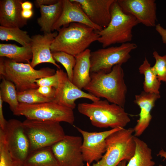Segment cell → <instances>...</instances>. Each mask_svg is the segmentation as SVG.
Wrapping results in <instances>:
<instances>
[{"instance_id": "6da1fadb", "label": "cell", "mask_w": 166, "mask_h": 166, "mask_svg": "<svg viewBox=\"0 0 166 166\" xmlns=\"http://www.w3.org/2000/svg\"><path fill=\"white\" fill-rule=\"evenodd\" d=\"M121 65L114 66L108 73L102 71L90 73V81L84 89L97 97L124 107L127 89Z\"/></svg>"}, {"instance_id": "7a4b0ae2", "label": "cell", "mask_w": 166, "mask_h": 166, "mask_svg": "<svg viewBox=\"0 0 166 166\" xmlns=\"http://www.w3.org/2000/svg\"><path fill=\"white\" fill-rule=\"evenodd\" d=\"M58 31L51 46V52L62 51L74 57L88 49L99 37L93 28L78 23H71Z\"/></svg>"}, {"instance_id": "3957f363", "label": "cell", "mask_w": 166, "mask_h": 166, "mask_svg": "<svg viewBox=\"0 0 166 166\" xmlns=\"http://www.w3.org/2000/svg\"><path fill=\"white\" fill-rule=\"evenodd\" d=\"M77 110L88 117L93 125L99 128H124L130 119L124 107L100 99L91 103L78 104Z\"/></svg>"}, {"instance_id": "277c9868", "label": "cell", "mask_w": 166, "mask_h": 166, "mask_svg": "<svg viewBox=\"0 0 166 166\" xmlns=\"http://www.w3.org/2000/svg\"><path fill=\"white\" fill-rule=\"evenodd\" d=\"M110 11L111 18L109 24L101 31H97L99 36L97 41L103 48L131 41L132 29L139 24L134 17L123 12L117 0L112 4Z\"/></svg>"}, {"instance_id": "5b68a950", "label": "cell", "mask_w": 166, "mask_h": 166, "mask_svg": "<svg viewBox=\"0 0 166 166\" xmlns=\"http://www.w3.org/2000/svg\"><path fill=\"white\" fill-rule=\"evenodd\" d=\"M56 71L48 67L36 70L30 63H18L2 57L0 59V77L13 82L17 92L37 89L38 86L35 82L36 80L53 75Z\"/></svg>"}, {"instance_id": "8992f818", "label": "cell", "mask_w": 166, "mask_h": 166, "mask_svg": "<svg viewBox=\"0 0 166 166\" xmlns=\"http://www.w3.org/2000/svg\"><path fill=\"white\" fill-rule=\"evenodd\" d=\"M133 128H123L106 139V151L98 161L86 166H117L122 161H128L134 153L135 143Z\"/></svg>"}, {"instance_id": "52a82bcc", "label": "cell", "mask_w": 166, "mask_h": 166, "mask_svg": "<svg viewBox=\"0 0 166 166\" xmlns=\"http://www.w3.org/2000/svg\"><path fill=\"white\" fill-rule=\"evenodd\" d=\"M22 124L29 140L30 152L51 147L65 135L59 122L26 119Z\"/></svg>"}, {"instance_id": "ba28073f", "label": "cell", "mask_w": 166, "mask_h": 166, "mask_svg": "<svg viewBox=\"0 0 166 166\" xmlns=\"http://www.w3.org/2000/svg\"><path fill=\"white\" fill-rule=\"evenodd\" d=\"M16 116H23L27 119L64 122L73 124V110L53 101L34 104L19 103L13 112Z\"/></svg>"}, {"instance_id": "9c48e42d", "label": "cell", "mask_w": 166, "mask_h": 166, "mask_svg": "<svg viewBox=\"0 0 166 166\" xmlns=\"http://www.w3.org/2000/svg\"><path fill=\"white\" fill-rule=\"evenodd\" d=\"M137 47L135 43L129 42L91 52L90 73L110 72L114 66L126 62L131 57L130 52Z\"/></svg>"}, {"instance_id": "30bf717a", "label": "cell", "mask_w": 166, "mask_h": 166, "mask_svg": "<svg viewBox=\"0 0 166 166\" xmlns=\"http://www.w3.org/2000/svg\"><path fill=\"white\" fill-rule=\"evenodd\" d=\"M2 130L7 146L15 164L22 166L30 152L29 140L22 122L17 119H10L7 121Z\"/></svg>"}, {"instance_id": "8fae6325", "label": "cell", "mask_w": 166, "mask_h": 166, "mask_svg": "<svg viewBox=\"0 0 166 166\" xmlns=\"http://www.w3.org/2000/svg\"><path fill=\"white\" fill-rule=\"evenodd\" d=\"M82 139L79 136L65 135L51 146L59 166H84L81 151Z\"/></svg>"}, {"instance_id": "7c38bea8", "label": "cell", "mask_w": 166, "mask_h": 166, "mask_svg": "<svg viewBox=\"0 0 166 166\" xmlns=\"http://www.w3.org/2000/svg\"><path fill=\"white\" fill-rule=\"evenodd\" d=\"M83 137L81 151L85 162L90 164L100 160L106 150V139L112 133L121 128H112L101 132H89L74 126Z\"/></svg>"}, {"instance_id": "4fadbf2b", "label": "cell", "mask_w": 166, "mask_h": 166, "mask_svg": "<svg viewBox=\"0 0 166 166\" xmlns=\"http://www.w3.org/2000/svg\"><path fill=\"white\" fill-rule=\"evenodd\" d=\"M56 72L58 76V83L55 89L53 100L56 102L73 110L76 107L75 102L77 99L86 98L92 102L100 99L83 91L75 85L69 80L67 73L62 69H57Z\"/></svg>"}, {"instance_id": "5bb4252c", "label": "cell", "mask_w": 166, "mask_h": 166, "mask_svg": "<svg viewBox=\"0 0 166 166\" xmlns=\"http://www.w3.org/2000/svg\"><path fill=\"white\" fill-rule=\"evenodd\" d=\"M125 13L132 15L139 23L154 27L157 21L156 4L154 0H117Z\"/></svg>"}, {"instance_id": "9a60e30c", "label": "cell", "mask_w": 166, "mask_h": 166, "mask_svg": "<svg viewBox=\"0 0 166 166\" xmlns=\"http://www.w3.org/2000/svg\"><path fill=\"white\" fill-rule=\"evenodd\" d=\"M58 34L57 31L44 34H35L31 37V46L32 58L30 63L34 68L37 65L44 63H51L58 69H61L53 59L50 47Z\"/></svg>"}, {"instance_id": "2e32d148", "label": "cell", "mask_w": 166, "mask_h": 166, "mask_svg": "<svg viewBox=\"0 0 166 166\" xmlns=\"http://www.w3.org/2000/svg\"><path fill=\"white\" fill-rule=\"evenodd\" d=\"M78 23L90 26L97 31L103 28L94 24L89 19L81 6L73 0H63L61 14L53 28V31H58L62 27H67L70 24Z\"/></svg>"}, {"instance_id": "e0dca14e", "label": "cell", "mask_w": 166, "mask_h": 166, "mask_svg": "<svg viewBox=\"0 0 166 166\" xmlns=\"http://www.w3.org/2000/svg\"><path fill=\"white\" fill-rule=\"evenodd\" d=\"M81 6L94 24L104 28L111 20V6L115 0H73Z\"/></svg>"}, {"instance_id": "ac0fdd59", "label": "cell", "mask_w": 166, "mask_h": 166, "mask_svg": "<svg viewBox=\"0 0 166 166\" xmlns=\"http://www.w3.org/2000/svg\"><path fill=\"white\" fill-rule=\"evenodd\" d=\"M160 94L150 93L144 91L135 96V103L140 109L139 118L133 128L134 136H141L148 127L152 119L151 110L154 107L156 101L160 98Z\"/></svg>"}, {"instance_id": "d6986e66", "label": "cell", "mask_w": 166, "mask_h": 166, "mask_svg": "<svg viewBox=\"0 0 166 166\" xmlns=\"http://www.w3.org/2000/svg\"><path fill=\"white\" fill-rule=\"evenodd\" d=\"M23 0L0 1V26L20 28L26 25L27 20L22 16Z\"/></svg>"}, {"instance_id": "ffe728a7", "label": "cell", "mask_w": 166, "mask_h": 166, "mask_svg": "<svg viewBox=\"0 0 166 166\" xmlns=\"http://www.w3.org/2000/svg\"><path fill=\"white\" fill-rule=\"evenodd\" d=\"M89 49L75 57L76 62L73 72L72 82L79 89H84L91 80L90 57Z\"/></svg>"}, {"instance_id": "44dd1931", "label": "cell", "mask_w": 166, "mask_h": 166, "mask_svg": "<svg viewBox=\"0 0 166 166\" xmlns=\"http://www.w3.org/2000/svg\"><path fill=\"white\" fill-rule=\"evenodd\" d=\"M63 0H59L56 3L40 6L41 16L37 19V23L41 31L44 34L52 32L53 28L59 18L62 12Z\"/></svg>"}, {"instance_id": "7402d4cb", "label": "cell", "mask_w": 166, "mask_h": 166, "mask_svg": "<svg viewBox=\"0 0 166 166\" xmlns=\"http://www.w3.org/2000/svg\"><path fill=\"white\" fill-rule=\"evenodd\" d=\"M0 56L19 63H30L32 58L31 45L19 46L11 44H0Z\"/></svg>"}, {"instance_id": "603a6c76", "label": "cell", "mask_w": 166, "mask_h": 166, "mask_svg": "<svg viewBox=\"0 0 166 166\" xmlns=\"http://www.w3.org/2000/svg\"><path fill=\"white\" fill-rule=\"evenodd\" d=\"M22 166H59L51 147L30 152Z\"/></svg>"}, {"instance_id": "cb8c5ba5", "label": "cell", "mask_w": 166, "mask_h": 166, "mask_svg": "<svg viewBox=\"0 0 166 166\" xmlns=\"http://www.w3.org/2000/svg\"><path fill=\"white\" fill-rule=\"evenodd\" d=\"M134 139L136 145L134 153L126 166H154L155 163L152 160L151 149L137 137L134 136Z\"/></svg>"}, {"instance_id": "d4e9b609", "label": "cell", "mask_w": 166, "mask_h": 166, "mask_svg": "<svg viewBox=\"0 0 166 166\" xmlns=\"http://www.w3.org/2000/svg\"><path fill=\"white\" fill-rule=\"evenodd\" d=\"M140 73L144 76V91L148 93L160 94L161 81L158 79L146 57L139 68Z\"/></svg>"}, {"instance_id": "484cf974", "label": "cell", "mask_w": 166, "mask_h": 166, "mask_svg": "<svg viewBox=\"0 0 166 166\" xmlns=\"http://www.w3.org/2000/svg\"><path fill=\"white\" fill-rule=\"evenodd\" d=\"M0 40L15 41L22 46L31 45V37L27 32L18 28L7 27L0 26Z\"/></svg>"}, {"instance_id": "4316f807", "label": "cell", "mask_w": 166, "mask_h": 166, "mask_svg": "<svg viewBox=\"0 0 166 166\" xmlns=\"http://www.w3.org/2000/svg\"><path fill=\"white\" fill-rule=\"evenodd\" d=\"M0 85V97L3 101L8 103L13 112L18 106V102L16 87L11 81L4 77Z\"/></svg>"}, {"instance_id": "83f0119b", "label": "cell", "mask_w": 166, "mask_h": 166, "mask_svg": "<svg viewBox=\"0 0 166 166\" xmlns=\"http://www.w3.org/2000/svg\"><path fill=\"white\" fill-rule=\"evenodd\" d=\"M17 98L20 103L34 104L51 101L53 99L45 97L37 90V89H32L22 92H17Z\"/></svg>"}, {"instance_id": "f1b7e54d", "label": "cell", "mask_w": 166, "mask_h": 166, "mask_svg": "<svg viewBox=\"0 0 166 166\" xmlns=\"http://www.w3.org/2000/svg\"><path fill=\"white\" fill-rule=\"evenodd\" d=\"M52 54L54 60L64 67L69 79L72 82L73 69L76 62L75 57L62 51L52 52Z\"/></svg>"}, {"instance_id": "f546056e", "label": "cell", "mask_w": 166, "mask_h": 166, "mask_svg": "<svg viewBox=\"0 0 166 166\" xmlns=\"http://www.w3.org/2000/svg\"><path fill=\"white\" fill-rule=\"evenodd\" d=\"M153 57L156 62L152 69L158 79L166 84V55H160L156 51L153 53Z\"/></svg>"}, {"instance_id": "4dcf8cb0", "label": "cell", "mask_w": 166, "mask_h": 166, "mask_svg": "<svg viewBox=\"0 0 166 166\" xmlns=\"http://www.w3.org/2000/svg\"><path fill=\"white\" fill-rule=\"evenodd\" d=\"M15 163L7 146L3 130L0 128V166H15Z\"/></svg>"}, {"instance_id": "1f68e13d", "label": "cell", "mask_w": 166, "mask_h": 166, "mask_svg": "<svg viewBox=\"0 0 166 166\" xmlns=\"http://www.w3.org/2000/svg\"><path fill=\"white\" fill-rule=\"evenodd\" d=\"M35 82L39 87L40 86H50L56 89L58 83V77L56 72L54 75L36 80Z\"/></svg>"}, {"instance_id": "d6a6232c", "label": "cell", "mask_w": 166, "mask_h": 166, "mask_svg": "<svg viewBox=\"0 0 166 166\" xmlns=\"http://www.w3.org/2000/svg\"><path fill=\"white\" fill-rule=\"evenodd\" d=\"M37 90L42 96L54 99L55 91L54 88L48 86H40L37 89Z\"/></svg>"}, {"instance_id": "836d02e7", "label": "cell", "mask_w": 166, "mask_h": 166, "mask_svg": "<svg viewBox=\"0 0 166 166\" xmlns=\"http://www.w3.org/2000/svg\"><path fill=\"white\" fill-rule=\"evenodd\" d=\"M59 0H36L34 1L35 6L39 8L41 5L49 6L55 4Z\"/></svg>"}, {"instance_id": "e575fe53", "label": "cell", "mask_w": 166, "mask_h": 166, "mask_svg": "<svg viewBox=\"0 0 166 166\" xmlns=\"http://www.w3.org/2000/svg\"><path fill=\"white\" fill-rule=\"evenodd\" d=\"M155 29L161 36L163 43L166 44V29L163 28L159 24L156 25Z\"/></svg>"}, {"instance_id": "d590c367", "label": "cell", "mask_w": 166, "mask_h": 166, "mask_svg": "<svg viewBox=\"0 0 166 166\" xmlns=\"http://www.w3.org/2000/svg\"><path fill=\"white\" fill-rule=\"evenodd\" d=\"M3 101L0 97V128L3 130L7 121L4 118L2 110Z\"/></svg>"}, {"instance_id": "8d00e7d4", "label": "cell", "mask_w": 166, "mask_h": 166, "mask_svg": "<svg viewBox=\"0 0 166 166\" xmlns=\"http://www.w3.org/2000/svg\"><path fill=\"white\" fill-rule=\"evenodd\" d=\"M33 12L31 10H22V16L24 19L27 20L33 16Z\"/></svg>"}, {"instance_id": "74e56055", "label": "cell", "mask_w": 166, "mask_h": 166, "mask_svg": "<svg viewBox=\"0 0 166 166\" xmlns=\"http://www.w3.org/2000/svg\"><path fill=\"white\" fill-rule=\"evenodd\" d=\"M22 10H31L33 7L32 3L28 1H24L22 4Z\"/></svg>"}, {"instance_id": "f35d334b", "label": "cell", "mask_w": 166, "mask_h": 166, "mask_svg": "<svg viewBox=\"0 0 166 166\" xmlns=\"http://www.w3.org/2000/svg\"><path fill=\"white\" fill-rule=\"evenodd\" d=\"M157 156H160L161 157H164V159H166V151L162 149L157 154Z\"/></svg>"}, {"instance_id": "ab89813d", "label": "cell", "mask_w": 166, "mask_h": 166, "mask_svg": "<svg viewBox=\"0 0 166 166\" xmlns=\"http://www.w3.org/2000/svg\"><path fill=\"white\" fill-rule=\"evenodd\" d=\"M127 160H124L121 161L118 164L117 166H126Z\"/></svg>"}, {"instance_id": "60d3db41", "label": "cell", "mask_w": 166, "mask_h": 166, "mask_svg": "<svg viewBox=\"0 0 166 166\" xmlns=\"http://www.w3.org/2000/svg\"><path fill=\"white\" fill-rule=\"evenodd\" d=\"M15 166H21L17 164H15Z\"/></svg>"}, {"instance_id": "b9f144b4", "label": "cell", "mask_w": 166, "mask_h": 166, "mask_svg": "<svg viewBox=\"0 0 166 166\" xmlns=\"http://www.w3.org/2000/svg\"><path fill=\"white\" fill-rule=\"evenodd\" d=\"M159 166H163L162 165L160 164V165H159Z\"/></svg>"}]
</instances>
